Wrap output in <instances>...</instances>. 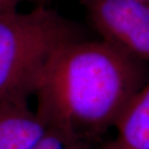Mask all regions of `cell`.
<instances>
[{"label":"cell","mask_w":149,"mask_h":149,"mask_svg":"<svg viewBox=\"0 0 149 149\" xmlns=\"http://www.w3.org/2000/svg\"><path fill=\"white\" fill-rule=\"evenodd\" d=\"M149 77V65L108 42L79 38L53 53L34 94L47 126L92 143L114 129Z\"/></svg>","instance_id":"6da1fadb"},{"label":"cell","mask_w":149,"mask_h":149,"mask_svg":"<svg viewBox=\"0 0 149 149\" xmlns=\"http://www.w3.org/2000/svg\"><path fill=\"white\" fill-rule=\"evenodd\" d=\"M25 1H30V2H36L38 4H44L45 2L47 0H25Z\"/></svg>","instance_id":"ba28073f"},{"label":"cell","mask_w":149,"mask_h":149,"mask_svg":"<svg viewBox=\"0 0 149 149\" xmlns=\"http://www.w3.org/2000/svg\"><path fill=\"white\" fill-rule=\"evenodd\" d=\"M32 149H92L91 143L56 127L47 126Z\"/></svg>","instance_id":"8992f818"},{"label":"cell","mask_w":149,"mask_h":149,"mask_svg":"<svg viewBox=\"0 0 149 149\" xmlns=\"http://www.w3.org/2000/svg\"><path fill=\"white\" fill-rule=\"evenodd\" d=\"M100 39L149 65V6L136 0H80Z\"/></svg>","instance_id":"3957f363"},{"label":"cell","mask_w":149,"mask_h":149,"mask_svg":"<svg viewBox=\"0 0 149 149\" xmlns=\"http://www.w3.org/2000/svg\"><path fill=\"white\" fill-rule=\"evenodd\" d=\"M25 0H0V12L17 10L19 3Z\"/></svg>","instance_id":"52a82bcc"},{"label":"cell","mask_w":149,"mask_h":149,"mask_svg":"<svg viewBox=\"0 0 149 149\" xmlns=\"http://www.w3.org/2000/svg\"><path fill=\"white\" fill-rule=\"evenodd\" d=\"M136 1H139V2L143 3V4H146L149 6V0H136Z\"/></svg>","instance_id":"9c48e42d"},{"label":"cell","mask_w":149,"mask_h":149,"mask_svg":"<svg viewBox=\"0 0 149 149\" xmlns=\"http://www.w3.org/2000/svg\"><path fill=\"white\" fill-rule=\"evenodd\" d=\"M47 125L28 105V99L0 101V149H32Z\"/></svg>","instance_id":"277c9868"},{"label":"cell","mask_w":149,"mask_h":149,"mask_svg":"<svg viewBox=\"0 0 149 149\" xmlns=\"http://www.w3.org/2000/svg\"><path fill=\"white\" fill-rule=\"evenodd\" d=\"M79 38L74 23L44 4L0 12V101L28 99L53 53Z\"/></svg>","instance_id":"7a4b0ae2"},{"label":"cell","mask_w":149,"mask_h":149,"mask_svg":"<svg viewBox=\"0 0 149 149\" xmlns=\"http://www.w3.org/2000/svg\"><path fill=\"white\" fill-rule=\"evenodd\" d=\"M115 136L98 149H149V77L125 109Z\"/></svg>","instance_id":"5b68a950"}]
</instances>
